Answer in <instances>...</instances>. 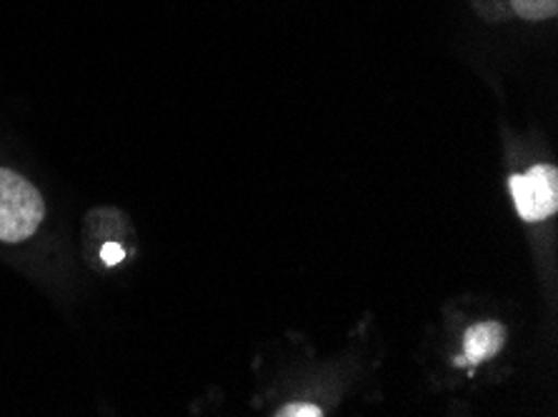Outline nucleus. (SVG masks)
Segmentation results:
<instances>
[{"instance_id": "1", "label": "nucleus", "mask_w": 558, "mask_h": 417, "mask_svg": "<svg viewBox=\"0 0 558 417\" xmlns=\"http://www.w3.org/2000/svg\"><path fill=\"white\" fill-rule=\"evenodd\" d=\"M46 218L40 193L13 170L0 168V241L23 243Z\"/></svg>"}, {"instance_id": "2", "label": "nucleus", "mask_w": 558, "mask_h": 417, "mask_svg": "<svg viewBox=\"0 0 558 417\" xmlns=\"http://www.w3.org/2000/svg\"><path fill=\"white\" fill-rule=\"evenodd\" d=\"M509 188L515 212L526 223H541L551 218L558 208V173L554 165H536L529 173L513 175Z\"/></svg>"}, {"instance_id": "3", "label": "nucleus", "mask_w": 558, "mask_h": 417, "mask_svg": "<svg viewBox=\"0 0 558 417\" xmlns=\"http://www.w3.org/2000/svg\"><path fill=\"white\" fill-rule=\"evenodd\" d=\"M506 345V328L496 320L478 322V326H471L463 335V360H466V368L473 365H481L486 360H494V357L501 353Z\"/></svg>"}, {"instance_id": "4", "label": "nucleus", "mask_w": 558, "mask_h": 417, "mask_svg": "<svg viewBox=\"0 0 558 417\" xmlns=\"http://www.w3.org/2000/svg\"><path fill=\"white\" fill-rule=\"evenodd\" d=\"M515 15L526 21L554 19L558 13V0H511Z\"/></svg>"}, {"instance_id": "5", "label": "nucleus", "mask_w": 558, "mask_h": 417, "mask_svg": "<svg viewBox=\"0 0 558 417\" xmlns=\"http://www.w3.org/2000/svg\"><path fill=\"white\" fill-rule=\"evenodd\" d=\"M278 417H320L324 410L316 405H303V403H293V405H286L281 410L276 413Z\"/></svg>"}, {"instance_id": "6", "label": "nucleus", "mask_w": 558, "mask_h": 417, "mask_svg": "<svg viewBox=\"0 0 558 417\" xmlns=\"http://www.w3.org/2000/svg\"><path fill=\"white\" fill-rule=\"evenodd\" d=\"M100 255H104L106 266H118V262L125 258V253L118 243H106L104 250H100Z\"/></svg>"}]
</instances>
